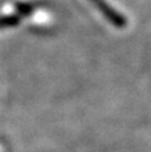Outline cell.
<instances>
[{
	"label": "cell",
	"instance_id": "6da1fadb",
	"mask_svg": "<svg viewBox=\"0 0 151 152\" xmlns=\"http://www.w3.org/2000/svg\"><path fill=\"white\" fill-rule=\"evenodd\" d=\"M91 1L95 3V4H98L100 12L103 13L104 16H107V18H108V20L111 21L112 24H115V26H122V24H123L122 16H120L119 13L115 12L114 10H111V7H110L108 4H106V3L102 1V0H91Z\"/></svg>",
	"mask_w": 151,
	"mask_h": 152
}]
</instances>
